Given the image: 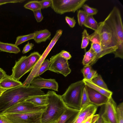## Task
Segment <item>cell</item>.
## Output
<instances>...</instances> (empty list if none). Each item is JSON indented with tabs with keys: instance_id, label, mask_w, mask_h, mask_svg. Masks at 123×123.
<instances>
[{
	"instance_id": "1",
	"label": "cell",
	"mask_w": 123,
	"mask_h": 123,
	"mask_svg": "<svg viewBox=\"0 0 123 123\" xmlns=\"http://www.w3.org/2000/svg\"><path fill=\"white\" fill-rule=\"evenodd\" d=\"M45 94L41 89L31 85L27 87L21 85L6 90L0 96V114L16 103L33 96Z\"/></svg>"
},
{
	"instance_id": "2",
	"label": "cell",
	"mask_w": 123,
	"mask_h": 123,
	"mask_svg": "<svg viewBox=\"0 0 123 123\" xmlns=\"http://www.w3.org/2000/svg\"><path fill=\"white\" fill-rule=\"evenodd\" d=\"M48 104L45 111L42 113V123H53L57 121L66 110L68 107L61 95L53 91H49L46 93Z\"/></svg>"
},
{
	"instance_id": "3",
	"label": "cell",
	"mask_w": 123,
	"mask_h": 123,
	"mask_svg": "<svg viewBox=\"0 0 123 123\" xmlns=\"http://www.w3.org/2000/svg\"><path fill=\"white\" fill-rule=\"evenodd\" d=\"M114 33L118 48L114 53L115 57L123 58V26L120 10L114 6L104 20Z\"/></svg>"
},
{
	"instance_id": "4",
	"label": "cell",
	"mask_w": 123,
	"mask_h": 123,
	"mask_svg": "<svg viewBox=\"0 0 123 123\" xmlns=\"http://www.w3.org/2000/svg\"><path fill=\"white\" fill-rule=\"evenodd\" d=\"M85 84L82 80L71 84L61 95L62 98L68 107L80 110L81 98Z\"/></svg>"
},
{
	"instance_id": "5",
	"label": "cell",
	"mask_w": 123,
	"mask_h": 123,
	"mask_svg": "<svg viewBox=\"0 0 123 123\" xmlns=\"http://www.w3.org/2000/svg\"><path fill=\"white\" fill-rule=\"evenodd\" d=\"M98 30L100 37V45L104 56L114 53L118 46L114 33L104 20L98 23Z\"/></svg>"
},
{
	"instance_id": "6",
	"label": "cell",
	"mask_w": 123,
	"mask_h": 123,
	"mask_svg": "<svg viewBox=\"0 0 123 123\" xmlns=\"http://www.w3.org/2000/svg\"><path fill=\"white\" fill-rule=\"evenodd\" d=\"M43 112L22 114H0L1 117L8 123H42Z\"/></svg>"
},
{
	"instance_id": "7",
	"label": "cell",
	"mask_w": 123,
	"mask_h": 123,
	"mask_svg": "<svg viewBox=\"0 0 123 123\" xmlns=\"http://www.w3.org/2000/svg\"><path fill=\"white\" fill-rule=\"evenodd\" d=\"M87 0H51V8L61 15L67 12H75L82 7Z\"/></svg>"
},
{
	"instance_id": "8",
	"label": "cell",
	"mask_w": 123,
	"mask_h": 123,
	"mask_svg": "<svg viewBox=\"0 0 123 123\" xmlns=\"http://www.w3.org/2000/svg\"><path fill=\"white\" fill-rule=\"evenodd\" d=\"M47 107V106H37L25 100L14 105L0 114H22L43 112L45 111Z\"/></svg>"
},
{
	"instance_id": "9",
	"label": "cell",
	"mask_w": 123,
	"mask_h": 123,
	"mask_svg": "<svg viewBox=\"0 0 123 123\" xmlns=\"http://www.w3.org/2000/svg\"><path fill=\"white\" fill-rule=\"evenodd\" d=\"M50 61L49 70L62 74L65 77L71 72L68 60L61 57L59 53L52 56Z\"/></svg>"
},
{
	"instance_id": "10",
	"label": "cell",
	"mask_w": 123,
	"mask_h": 123,
	"mask_svg": "<svg viewBox=\"0 0 123 123\" xmlns=\"http://www.w3.org/2000/svg\"><path fill=\"white\" fill-rule=\"evenodd\" d=\"M103 111L99 114L104 123H118L117 105L112 97L104 105Z\"/></svg>"
},
{
	"instance_id": "11",
	"label": "cell",
	"mask_w": 123,
	"mask_h": 123,
	"mask_svg": "<svg viewBox=\"0 0 123 123\" xmlns=\"http://www.w3.org/2000/svg\"><path fill=\"white\" fill-rule=\"evenodd\" d=\"M30 85L41 89L47 88L58 91V85L54 79H45L42 78H35L31 82Z\"/></svg>"
},
{
	"instance_id": "12",
	"label": "cell",
	"mask_w": 123,
	"mask_h": 123,
	"mask_svg": "<svg viewBox=\"0 0 123 123\" xmlns=\"http://www.w3.org/2000/svg\"><path fill=\"white\" fill-rule=\"evenodd\" d=\"M27 62V57L26 56H22L17 61L12 69L11 75L14 80L19 81L21 78L26 73Z\"/></svg>"
},
{
	"instance_id": "13",
	"label": "cell",
	"mask_w": 123,
	"mask_h": 123,
	"mask_svg": "<svg viewBox=\"0 0 123 123\" xmlns=\"http://www.w3.org/2000/svg\"><path fill=\"white\" fill-rule=\"evenodd\" d=\"M85 87L90 103L98 106L107 102L109 98L86 85Z\"/></svg>"
},
{
	"instance_id": "14",
	"label": "cell",
	"mask_w": 123,
	"mask_h": 123,
	"mask_svg": "<svg viewBox=\"0 0 123 123\" xmlns=\"http://www.w3.org/2000/svg\"><path fill=\"white\" fill-rule=\"evenodd\" d=\"M98 106L92 103L82 107L73 123H83L91 116L94 115Z\"/></svg>"
},
{
	"instance_id": "15",
	"label": "cell",
	"mask_w": 123,
	"mask_h": 123,
	"mask_svg": "<svg viewBox=\"0 0 123 123\" xmlns=\"http://www.w3.org/2000/svg\"><path fill=\"white\" fill-rule=\"evenodd\" d=\"M80 111V110L68 106L65 111L57 121V123H73Z\"/></svg>"
},
{
	"instance_id": "16",
	"label": "cell",
	"mask_w": 123,
	"mask_h": 123,
	"mask_svg": "<svg viewBox=\"0 0 123 123\" xmlns=\"http://www.w3.org/2000/svg\"><path fill=\"white\" fill-rule=\"evenodd\" d=\"M22 83L19 81L16 80L11 75H6L0 82V86L6 90L22 85Z\"/></svg>"
},
{
	"instance_id": "17",
	"label": "cell",
	"mask_w": 123,
	"mask_h": 123,
	"mask_svg": "<svg viewBox=\"0 0 123 123\" xmlns=\"http://www.w3.org/2000/svg\"><path fill=\"white\" fill-rule=\"evenodd\" d=\"M34 33L35 36L33 39L37 43L45 42L47 40L50 39L51 33L47 29L36 31Z\"/></svg>"
},
{
	"instance_id": "18",
	"label": "cell",
	"mask_w": 123,
	"mask_h": 123,
	"mask_svg": "<svg viewBox=\"0 0 123 123\" xmlns=\"http://www.w3.org/2000/svg\"><path fill=\"white\" fill-rule=\"evenodd\" d=\"M98 60L96 53L90 48L89 50L85 53L82 63L85 66L91 65L95 63Z\"/></svg>"
},
{
	"instance_id": "19",
	"label": "cell",
	"mask_w": 123,
	"mask_h": 123,
	"mask_svg": "<svg viewBox=\"0 0 123 123\" xmlns=\"http://www.w3.org/2000/svg\"><path fill=\"white\" fill-rule=\"evenodd\" d=\"M82 80L86 85L94 89L108 98L112 97L113 92L109 90H107L98 86L94 83L92 80L83 79Z\"/></svg>"
},
{
	"instance_id": "20",
	"label": "cell",
	"mask_w": 123,
	"mask_h": 123,
	"mask_svg": "<svg viewBox=\"0 0 123 123\" xmlns=\"http://www.w3.org/2000/svg\"><path fill=\"white\" fill-rule=\"evenodd\" d=\"M41 55L37 52L31 53L27 57V62L26 69V73L31 71L37 63Z\"/></svg>"
},
{
	"instance_id": "21",
	"label": "cell",
	"mask_w": 123,
	"mask_h": 123,
	"mask_svg": "<svg viewBox=\"0 0 123 123\" xmlns=\"http://www.w3.org/2000/svg\"><path fill=\"white\" fill-rule=\"evenodd\" d=\"M38 106H45L48 104V96L47 94L31 97L26 100Z\"/></svg>"
},
{
	"instance_id": "22",
	"label": "cell",
	"mask_w": 123,
	"mask_h": 123,
	"mask_svg": "<svg viewBox=\"0 0 123 123\" xmlns=\"http://www.w3.org/2000/svg\"><path fill=\"white\" fill-rule=\"evenodd\" d=\"M0 50L1 51L15 54L18 53L20 51L19 48L15 44L4 43L0 41Z\"/></svg>"
},
{
	"instance_id": "23",
	"label": "cell",
	"mask_w": 123,
	"mask_h": 123,
	"mask_svg": "<svg viewBox=\"0 0 123 123\" xmlns=\"http://www.w3.org/2000/svg\"><path fill=\"white\" fill-rule=\"evenodd\" d=\"M85 27L94 31L97 30L98 24L93 18V16H88L86 21L83 25Z\"/></svg>"
},
{
	"instance_id": "24",
	"label": "cell",
	"mask_w": 123,
	"mask_h": 123,
	"mask_svg": "<svg viewBox=\"0 0 123 123\" xmlns=\"http://www.w3.org/2000/svg\"><path fill=\"white\" fill-rule=\"evenodd\" d=\"M24 7L27 9L33 11L41 9V6L39 1L33 0L29 1L24 6Z\"/></svg>"
},
{
	"instance_id": "25",
	"label": "cell",
	"mask_w": 123,
	"mask_h": 123,
	"mask_svg": "<svg viewBox=\"0 0 123 123\" xmlns=\"http://www.w3.org/2000/svg\"><path fill=\"white\" fill-rule=\"evenodd\" d=\"M34 36V33L27 35L18 36L16 38L15 44L18 46L26 41L33 39Z\"/></svg>"
},
{
	"instance_id": "26",
	"label": "cell",
	"mask_w": 123,
	"mask_h": 123,
	"mask_svg": "<svg viewBox=\"0 0 123 123\" xmlns=\"http://www.w3.org/2000/svg\"><path fill=\"white\" fill-rule=\"evenodd\" d=\"M50 65V60H45L41 64L40 68L35 76V78L42 74L45 71L49 70Z\"/></svg>"
},
{
	"instance_id": "27",
	"label": "cell",
	"mask_w": 123,
	"mask_h": 123,
	"mask_svg": "<svg viewBox=\"0 0 123 123\" xmlns=\"http://www.w3.org/2000/svg\"><path fill=\"white\" fill-rule=\"evenodd\" d=\"M88 16L84 11L81 10L78 11L77 16L78 23L80 26H82L83 25Z\"/></svg>"
},
{
	"instance_id": "28",
	"label": "cell",
	"mask_w": 123,
	"mask_h": 123,
	"mask_svg": "<svg viewBox=\"0 0 123 123\" xmlns=\"http://www.w3.org/2000/svg\"><path fill=\"white\" fill-rule=\"evenodd\" d=\"M82 34V40L81 48V49H85L87 47L89 42V35L85 29L84 30Z\"/></svg>"
},
{
	"instance_id": "29",
	"label": "cell",
	"mask_w": 123,
	"mask_h": 123,
	"mask_svg": "<svg viewBox=\"0 0 123 123\" xmlns=\"http://www.w3.org/2000/svg\"><path fill=\"white\" fill-rule=\"evenodd\" d=\"M92 81L95 84L102 88L107 90H109L100 75H98L96 78Z\"/></svg>"
},
{
	"instance_id": "30",
	"label": "cell",
	"mask_w": 123,
	"mask_h": 123,
	"mask_svg": "<svg viewBox=\"0 0 123 123\" xmlns=\"http://www.w3.org/2000/svg\"><path fill=\"white\" fill-rule=\"evenodd\" d=\"M90 103L87 92L85 86L83 90L81 98V107H82L85 106Z\"/></svg>"
},
{
	"instance_id": "31",
	"label": "cell",
	"mask_w": 123,
	"mask_h": 123,
	"mask_svg": "<svg viewBox=\"0 0 123 123\" xmlns=\"http://www.w3.org/2000/svg\"><path fill=\"white\" fill-rule=\"evenodd\" d=\"M82 7L83 11L88 16H93L96 15L98 12L97 9L90 7L86 4H84Z\"/></svg>"
},
{
	"instance_id": "32",
	"label": "cell",
	"mask_w": 123,
	"mask_h": 123,
	"mask_svg": "<svg viewBox=\"0 0 123 123\" xmlns=\"http://www.w3.org/2000/svg\"><path fill=\"white\" fill-rule=\"evenodd\" d=\"M89 38L90 41L91 43H97L100 44V35L98 30L89 35Z\"/></svg>"
},
{
	"instance_id": "33",
	"label": "cell",
	"mask_w": 123,
	"mask_h": 123,
	"mask_svg": "<svg viewBox=\"0 0 123 123\" xmlns=\"http://www.w3.org/2000/svg\"><path fill=\"white\" fill-rule=\"evenodd\" d=\"M118 123H123V103H120L117 106Z\"/></svg>"
},
{
	"instance_id": "34",
	"label": "cell",
	"mask_w": 123,
	"mask_h": 123,
	"mask_svg": "<svg viewBox=\"0 0 123 123\" xmlns=\"http://www.w3.org/2000/svg\"><path fill=\"white\" fill-rule=\"evenodd\" d=\"M100 117L99 114L92 115L89 117L83 123H95Z\"/></svg>"
},
{
	"instance_id": "35",
	"label": "cell",
	"mask_w": 123,
	"mask_h": 123,
	"mask_svg": "<svg viewBox=\"0 0 123 123\" xmlns=\"http://www.w3.org/2000/svg\"><path fill=\"white\" fill-rule=\"evenodd\" d=\"M98 75L96 71L92 70L88 74L84 77V79L87 80H92L96 78Z\"/></svg>"
},
{
	"instance_id": "36",
	"label": "cell",
	"mask_w": 123,
	"mask_h": 123,
	"mask_svg": "<svg viewBox=\"0 0 123 123\" xmlns=\"http://www.w3.org/2000/svg\"><path fill=\"white\" fill-rule=\"evenodd\" d=\"M41 9L38 10L33 12L35 18L38 22H41L43 18V17L42 14Z\"/></svg>"
},
{
	"instance_id": "37",
	"label": "cell",
	"mask_w": 123,
	"mask_h": 123,
	"mask_svg": "<svg viewBox=\"0 0 123 123\" xmlns=\"http://www.w3.org/2000/svg\"><path fill=\"white\" fill-rule=\"evenodd\" d=\"M39 2L41 6V9L51 7L52 4L51 0H43L40 1Z\"/></svg>"
},
{
	"instance_id": "38",
	"label": "cell",
	"mask_w": 123,
	"mask_h": 123,
	"mask_svg": "<svg viewBox=\"0 0 123 123\" xmlns=\"http://www.w3.org/2000/svg\"><path fill=\"white\" fill-rule=\"evenodd\" d=\"M65 18L66 22L71 28H73L74 27L76 22L74 17L71 18L66 16Z\"/></svg>"
},
{
	"instance_id": "39",
	"label": "cell",
	"mask_w": 123,
	"mask_h": 123,
	"mask_svg": "<svg viewBox=\"0 0 123 123\" xmlns=\"http://www.w3.org/2000/svg\"><path fill=\"white\" fill-rule=\"evenodd\" d=\"M92 70L91 65L85 66L81 70L82 73L83 74L84 77H85Z\"/></svg>"
},
{
	"instance_id": "40",
	"label": "cell",
	"mask_w": 123,
	"mask_h": 123,
	"mask_svg": "<svg viewBox=\"0 0 123 123\" xmlns=\"http://www.w3.org/2000/svg\"><path fill=\"white\" fill-rule=\"evenodd\" d=\"M34 45L33 43H29V42H28L23 48L22 53L23 54H24L28 52L32 49Z\"/></svg>"
},
{
	"instance_id": "41",
	"label": "cell",
	"mask_w": 123,
	"mask_h": 123,
	"mask_svg": "<svg viewBox=\"0 0 123 123\" xmlns=\"http://www.w3.org/2000/svg\"><path fill=\"white\" fill-rule=\"evenodd\" d=\"M59 53L61 57L68 60L70 59L72 57L69 52L64 50H62Z\"/></svg>"
},
{
	"instance_id": "42",
	"label": "cell",
	"mask_w": 123,
	"mask_h": 123,
	"mask_svg": "<svg viewBox=\"0 0 123 123\" xmlns=\"http://www.w3.org/2000/svg\"><path fill=\"white\" fill-rule=\"evenodd\" d=\"M25 1L24 0H0V6L8 3H22Z\"/></svg>"
},
{
	"instance_id": "43",
	"label": "cell",
	"mask_w": 123,
	"mask_h": 123,
	"mask_svg": "<svg viewBox=\"0 0 123 123\" xmlns=\"http://www.w3.org/2000/svg\"><path fill=\"white\" fill-rule=\"evenodd\" d=\"M6 75V72L0 68V82Z\"/></svg>"
},
{
	"instance_id": "44",
	"label": "cell",
	"mask_w": 123,
	"mask_h": 123,
	"mask_svg": "<svg viewBox=\"0 0 123 123\" xmlns=\"http://www.w3.org/2000/svg\"><path fill=\"white\" fill-rule=\"evenodd\" d=\"M97 123H104L102 118L100 116L98 120Z\"/></svg>"
},
{
	"instance_id": "45",
	"label": "cell",
	"mask_w": 123,
	"mask_h": 123,
	"mask_svg": "<svg viewBox=\"0 0 123 123\" xmlns=\"http://www.w3.org/2000/svg\"><path fill=\"white\" fill-rule=\"evenodd\" d=\"M6 90L3 89L0 86V96L2 93Z\"/></svg>"
},
{
	"instance_id": "46",
	"label": "cell",
	"mask_w": 123,
	"mask_h": 123,
	"mask_svg": "<svg viewBox=\"0 0 123 123\" xmlns=\"http://www.w3.org/2000/svg\"><path fill=\"white\" fill-rule=\"evenodd\" d=\"M0 123H6V122L4 119L1 117L0 115Z\"/></svg>"
},
{
	"instance_id": "47",
	"label": "cell",
	"mask_w": 123,
	"mask_h": 123,
	"mask_svg": "<svg viewBox=\"0 0 123 123\" xmlns=\"http://www.w3.org/2000/svg\"><path fill=\"white\" fill-rule=\"evenodd\" d=\"M57 121H56V122L53 123H57Z\"/></svg>"
},
{
	"instance_id": "48",
	"label": "cell",
	"mask_w": 123,
	"mask_h": 123,
	"mask_svg": "<svg viewBox=\"0 0 123 123\" xmlns=\"http://www.w3.org/2000/svg\"><path fill=\"white\" fill-rule=\"evenodd\" d=\"M98 121L96 122L95 123H97Z\"/></svg>"
},
{
	"instance_id": "49",
	"label": "cell",
	"mask_w": 123,
	"mask_h": 123,
	"mask_svg": "<svg viewBox=\"0 0 123 123\" xmlns=\"http://www.w3.org/2000/svg\"><path fill=\"white\" fill-rule=\"evenodd\" d=\"M3 119V118H2ZM4 121H5V122H6V123H7L6 122L5 120Z\"/></svg>"
}]
</instances>
